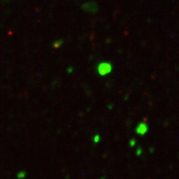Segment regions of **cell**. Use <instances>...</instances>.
<instances>
[{"label": "cell", "mask_w": 179, "mask_h": 179, "mask_svg": "<svg viewBox=\"0 0 179 179\" xmlns=\"http://www.w3.org/2000/svg\"><path fill=\"white\" fill-rule=\"evenodd\" d=\"M83 9L86 11H89V12H93L95 13L96 11L98 9V6L95 4L94 2H88L86 3L83 5Z\"/></svg>", "instance_id": "3957f363"}, {"label": "cell", "mask_w": 179, "mask_h": 179, "mask_svg": "<svg viewBox=\"0 0 179 179\" xmlns=\"http://www.w3.org/2000/svg\"><path fill=\"white\" fill-rule=\"evenodd\" d=\"M148 131H149V126L145 123H139L138 126L136 128V133L140 136H143L144 135V134H146L147 133Z\"/></svg>", "instance_id": "7a4b0ae2"}, {"label": "cell", "mask_w": 179, "mask_h": 179, "mask_svg": "<svg viewBox=\"0 0 179 179\" xmlns=\"http://www.w3.org/2000/svg\"><path fill=\"white\" fill-rule=\"evenodd\" d=\"M112 70V65L110 63H102L98 67V72L101 75H105Z\"/></svg>", "instance_id": "6da1fadb"}]
</instances>
